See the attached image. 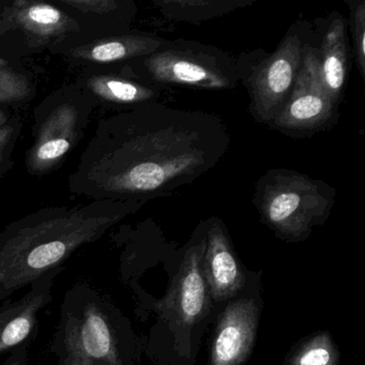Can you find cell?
<instances>
[{
  "label": "cell",
  "instance_id": "cell-23",
  "mask_svg": "<svg viewBox=\"0 0 365 365\" xmlns=\"http://www.w3.org/2000/svg\"><path fill=\"white\" fill-rule=\"evenodd\" d=\"M29 344L21 345L20 347L10 351L3 363L0 365H29Z\"/></svg>",
  "mask_w": 365,
  "mask_h": 365
},
{
  "label": "cell",
  "instance_id": "cell-3",
  "mask_svg": "<svg viewBox=\"0 0 365 365\" xmlns=\"http://www.w3.org/2000/svg\"><path fill=\"white\" fill-rule=\"evenodd\" d=\"M50 350L56 365H140L143 344L110 297L81 282L63 296Z\"/></svg>",
  "mask_w": 365,
  "mask_h": 365
},
{
  "label": "cell",
  "instance_id": "cell-19",
  "mask_svg": "<svg viewBox=\"0 0 365 365\" xmlns=\"http://www.w3.org/2000/svg\"><path fill=\"white\" fill-rule=\"evenodd\" d=\"M38 93V73L23 61L0 58V106L20 113Z\"/></svg>",
  "mask_w": 365,
  "mask_h": 365
},
{
  "label": "cell",
  "instance_id": "cell-4",
  "mask_svg": "<svg viewBox=\"0 0 365 365\" xmlns=\"http://www.w3.org/2000/svg\"><path fill=\"white\" fill-rule=\"evenodd\" d=\"M335 190L297 170L273 168L255 185L253 202L266 224L279 238L303 241L316 226L330 217Z\"/></svg>",
  "mask_w": 365,
  "mask_h": 365
},
{
  "label": "cell",
  "instance_id": "cell-1",
  "mask_svg": "<svg viewBox=\"0 0 365 365\" xmlns=\"http://www.w3.org/2000/svg\"><path fill=\"white\" fill-rule=\"evenodd\" d=\"M230 145L217 115L143 104L100 119L68 189L91 200L168 197L210 172Z\"/></svg>",
  "mask_w": 365,
  "mask_h": 365
},
{
  "label": "cell",
  "instance_id": "cell-17",
  "mask_svg": "<svg viewBox=\"0 0 365 365\" xmlns=\"http://www.w3.org/2000/svg\"><path fill=\"white\" fill-rule=\"evenodd\" d=\"M78 25L82 41L131 31L138 16L133 0H51ZM80 43V42H78Z\"/></svg>",
  "mask_w": 365,
  "mask_h": 365
},
{
  "label": "cell",
  "instance_id": "cell-11",
  "mask_svg": "<svg viewBox=\"0 0 365 365\" xmlns=\"http://www.w3.org/2000/svg\"><path fill=\"white\" fill-rule=\"evenodd\" d=\"M204 251L205 223L202 222L190 241L168 301V316L177 330L182 332L194 330L210 311L211 296L202 271Z\"/></svg>",
  "mask_w": 365,
  "mask_h": 365
},
{
  "label": "cell",
  "instance_id": "cell-18",
  "mask_svg": "<svg viewBox=\"0 0 365 365\" xmlns=\"http://www.w3.org/2000/svg\"><path fill=\"white\" fill-rule=\"evenodd\" d=\"M254 3L255 0H153L164 18L190 24L221 18Z\"/></svg>",
  "mask_w": 365,
  "mask_h": 365
},
{
  "label": "cell",
  "instance_id": "cell-15",
  "mask_svg": "<svg viewBox=\"0 0 365 365\" xmlns=\"http://www.w3.org/2000/svg\"><path fill=\"white\" fill-rule=\"evenodd\" d=\"M204 223L202 271L211 299L219 304L232 300L245 292V271L241 269L222 220L211 217Z\"/></svg>",
  "mask_w": 365,
  "mask_h": 365
},
{
  "label": "cell",
  "instance_id": "cell-5",
  "mask_svg": "<svg viewBox=\"0 0 365 365\" xmlns=\"http://www.w3.org/2000/svg\"><path fill=\"white\" fill-rule=\"evenodd\" d=\"M112 68L161 89L230 91L240 83L236 61L230 55L193 40H166L153 54Z\"/></svg>",
  "mask_w": 365,
  "mask_h": 365
},
{
  "label": "cell",
  "instance_id": "cell-14",
  "mask_svg": "<svg viewBox=\"0 0 365 365\" xmlns=\"http://www.w3.org/2000/svg\"><path fill=\"white\" fill-rule=\"evenodd\" d=\"M66 267L48 271L29 286L20 298L0 303V356L31 345L39 332V316L53 300V289Z\"/></svg>",
  "mask_w": 365,
  "mask_h": 365
},
{
  "label": "cell",
  "instance_id": "cell-10",
  "mask_svg": "<svg viewBox=\"0 0 365 365\" xmlns=\"http://www.w3.org/2000/svg\"><path fill=\"white\" fill-rule=\"evenodd\" d=\"M320 27L322 37L315 44L311 31L304 46L316 80L336 106L341 104L349 78L351 48L347 36V23L339 12H333Z\"/></svg>",
  "mask_w": 365,
  "mask_h": 365
},
{
  "label": "cell",
  "instance_id": "cell-13",
  "mask_svg": "<svg viewBox=\"0 0 365 365\" xmlns=\"http://www.w3.org/2000/svg\"><path fill=\"white\" fill-rule=\"evenodd\" d=\"M166 40L147 31H131L98 38L59 48L55 56L61 57L73 69L112 68L134 59L148 56L159 50Z\"/></svg>",
  "mask_w": 365,
  "mask_h": 365
},
{
  "label": "cell",
  "instance_id": "cell-9",
  "mask_svg": "<svg viewBox=\"0 0 365 365\" xmlns=\"http://www.w3.org/2000/svg\"><path fill=\"white\" fill-rule=\"evenodd\" d=\"M337 110L339 106L316 80L303 50L302 65L294 89L268 127L292 138H309L331 127Z\"/></svg>",
  "mask_w": 365,
  "mask_h": 365
},
{
  "label": "cell",
  "instance_id": "cell-22",
  "mask_svg": "<svg viewBox=\"0 0 365 365\" xmlns=\"http://www.w3.org/2000/svg\"><path fill=\"white\" fill-rule=\"evenodd\" d=\"M24 120L16 115L5 127L0 128V181L3 180L14 166V153L22 134Z\"/></svg>",
  "mask_w": 365,
  "mask_h": 365
},
{
  "label": "cell",
  "instance_id": "cell-6",
  "mask_svg": "<svg viewBox=\"0 0 365 365\" xmlns=\"http://www.w3.org/2000/svg\"><path fill=\"white\" fill-rule=\"evenodd\" d=\"M96 104L73 82L48 93L34 110L31 147L25 168L43 177L58 170L84 138Z\"/></svg>",
  "mask_w": 365,
  "mask_h": 365
},
{
  "label": "cell",
  "instance_id": "cell-8",
  "mask_svg": "<svg viewBox=\"0 0 365 365\" xmlns=\"http://www.w3.org/2000/svg\"><path fill=\"white\" fill-rule=\"evenodd\" d=\"M82 41L76 21L54 4L6 0L0 9V58L22 61Z\"/></svg>",
  "mask_w": 365,
  "mask_h": 365
},
{
  "label": "cell",
  "instance_id": "cell-25",
  "mask_svg": "<svg viewBox=\"0 0 365 365\" xmlns=\"http://www.w3.org/2000/svg\"><path fill=\"white\" fill-rule=\"evenodd\" d=\"M5 0H0V8L3 7Z\"/></svg>",
  "mask_w": 365,
  "mask_h": 365
},
{
  "label": "cell",
  "instance_id": "cell-20",
  "mask_svg": "<svg viewBox=\"0 0 365 365\" xmlns=\"http://www.w3.org/2000/svg\"><path fill=\"white\" fill-rule=\"evenodd\" d=\"M339 351L326 333L303 341L290 354L287 365H336Z\"/></svg>",
  "mask_w": 365,
  "mask_h": 365
},
{
  "label": "cell",
  "instance_id": "cell-16",
  "mask_svg": "<svg viewBox=\"0 0 365 365\" xmlns=\"http://www.w3.org/2000/svg\"><path fill=\"white\" fill-rule=\"evenodd\" d=\"M73 83L91 97L96 108L115 113L160 102L165 91L120 73L114 68L80 70Z\"/></svg>",
  "mask_w": 365,
  "mask_h": 365
},
{
  "label": "cell",
  "instance_id": "cell-2",
  "mask_svg": "<svg viewBox=\"0 0 365 365\" xmlns=\"http://www.w3.org/2000/svg\"><path fill=\"white\" fill-rule=\"evenodd\" d=\"M146 202L91 200L38 209L0 232V303L96 242Z\"/></svg>",
  "mask_w": 365,
  "mask_h": 365
},
{
  "label": "cell",
  "instance_id": "cell-21",
  "mask_svg": "<svg viewBox=\"0 0 365 365\" xmlns=\"http://www.w3.org/2000/svg\"><path fill=\"white\" fill-rule=\"evenodd\" d=\"M349 7L350 34L352 38V55L361 78H365V1L345 0Z\"/></svg>",
  "mask_w": 365,
  "mask_h": 365
},
{
  "label": "cell",
  "instance_id": "cell-7",
  "mask_svg": "<svg viewBox=\"0 0 365 365\" xmlns=\"http://www.w3.org/2000/svg\"><path fill=\"white\" fill-rule=\"evenodd\" d=\"M307 23L296 22L270 54L243 53L236 61L239 80L250 96V112L257 123L270 125L289 98L302 65Z\"/></svg>",
  "mask_w": 365,
  "mask_h": 365
},
{
  "label": "cell",
  "instance_id": "cell-24",
  "mask_svg": "<svg viewBox=\"0 0 365 365\" xmlns=\"http://www.w3.org/2000/svg\"><path fill=\"white\" fill-rule=\"evenodd\" d=\"M18 114L20 113L9 106H0V128L5 127Z\"/></svg>",
  "mask_w": 365,
  "mask_h": 365
},
{
  "label": "cell",
  "instance_id": "cell-12",
  "mask_svg": "<svg viewBox=\"0 0 365 365\" xmlns=\"http://www.w3.org/2000/svg\"><path fill=\"white\" fill-rule=\"evenodd\" d=\"M262 301L241 292L230 300L217 324L207 365H245L255 344Z\"/></svg>",
  "mask_w": 365,
  "mask_h": 365
}]
</instances>
